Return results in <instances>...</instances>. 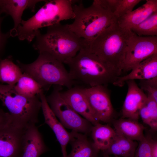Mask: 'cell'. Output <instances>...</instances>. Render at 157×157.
I'll list each match as a JSON object with an SVG mask.
<instances>
[{
	"label": "cell",
	"instance_id": "cell-1",
	"mask_svg": "<svg viewBox=\"0 0 157 157\" xmlns=\"http://www.w3.org/2000/svg\"><path fill=\"white\" fill-rule=\"evenodd\" d=\"M65 63L68 66L69 72L74 81L90 87L113 85L122 72L92 52L87 44Z\"/></svg>",
	"mask_w": 157,
	"mask_h": 157
},
{
	"label": "cell",
	"instance_id": "cell-2",
	"mask_svg": "<svg viewBox=\"0 0 157 157\" xmlns=\"http://www.w3.org/2000/svg\"><path fill=\"white\" fill-rule=\"evenodd\" d=\"M33 48L39 53L49 54L63 63L75 56L87 43L68 28L60 23L47 27L42 34L36 33Z\"/></svg>",
	"mask_w": 157,
	"mask_h": 157
},
{
	"label": "cell",
	"instance_id": "cell-3",
	"mask_svg": "<svg viewBox=\"0 0 157 157\" xmlns=\"http://www.w3.org/2000/svg\"><path fill=\"white\" fill-rule=\"evenodd\" d=\"M77 1L73 6L74 21L67 24L71 31L89 45L102 32L116 22L117 18L102 5L100 0H94L87 7L81 3L76 4Z\"/></svg>",
	"mask_w": 157,
	"mask_h": 157
},
{
	"label": "cell",
	"instance_id": "cell-4",
	"mask_svg": "<svg viewBox=\"0 0 157 157\" xmlns=\"http://www.w3.org/2000/svg\"><path fill=\"white\" fill-rule=\"evenodd\" d=\"M76 0H52L47 1L31 18L22 20L15 35L21 40L30 42L35 38L39 29L60 23L74 17L73 6Z\"/></svg>",
	"mask_w": 157,
	"mask_h": 157
},
{
	"label": "cell",
	"instance_id": "cell-5",
	"mask_svg": "<svg viewBox=\"0 0 157 157\" xmlns=\"http://www.w3.org/2000/svg\"><path fill=\"white\" fill-rule=\"evenodd\" d=\"M132 32L117 21L106 28L89 44L90 51L111 66L122 72L129 38Z\"/></svg>",
	"mask_w": 157,
	"mask_h": 157
},
{
	"label": "cell",
	"instance_id": "cell-6",
	"mask_svg": "<svg viewBox=\"0 0 157 157\" xmlns=\"http://www.w3.org/2000/svg\"><path fill=\"white\" fill-rule=\"evenodd\" d=\"M39 53L37 59L31 63L25 64L16 61L22 73L34 79L43 90L52 85L68 89L72 87L75 81L72 79L63 63L48 54Z\"/></svg>",
	"mask_w": 157,
	"mask_h": 157
},
{
	"label": "cell",
	"instance_id": "cell-7",
	"mask_svg": "<svg viewBox=\"0 0 157 157\" xmlns=\"http://www.w3.org/2000/svg\"><path fill=\"white\" fill-rule=\"evenodd\" d=\"M15 85L0 84V100L9 112L11 123L22 129L35 125L41 108L39 96H24L16 91Z\"/></svg>",
	"mask_w": 157,
	"mask_h": 157
},
{
	"label": "cell",
	"instance_id": "cell-8",
	"mask_svg": "<svg viewBox=\"0 0 157 157\" xmlns=\"http://www.w3.org/2000/svg\"><path fill=\"white\" fill-rule=\"evenodd\" d=\"M61 86L54 85L46 99L51 110L64 127L88 135L93 126L75 111L61 96Z\"/></svg>",
	"mask_w": 157,
	"mask_h": 157
},
{
	"label": "cell",
	"instance_id": "cell-9",
	"mask_svg": "<svg viewBox=\"0 0 157 157\" xmlns=\"http://www.w3.org/2000/svg\"><path fill=\"white\" fill-rule=\"evenodd\" d=\"M157 53V36H139L132 32L128 46L122 71H131L142 61Z\"/></svg>",
	"mask_w": 157,
	"mask_h": 157
},
{
	"label": "cell",
	"instance_id": "cell-10",
	"mask_svg": "<svg viewBox=\"0 0 157 157\" xmlns=\"http://www.w3.org/2000/svg\"><path fill=\"white\" fill-rule=\"evenodd\" d=\"M107 86L100 85L83 88L93 113L99 122H109L114 115L110 92Z\"/></svg>",
	"mask_w": 157,
	"mask_h": 157
},
{
	"label": "cell",
	"instance_id": "cell-11",
	"mask_svg": "<svg viewBox=\"0 0 157 157\" xmlns=\"http://www.w3.org/2000/svg\"><path fill=\"white\" fill-rule=\"evenodd\" d=\"M25 129L11 123L0 127V157H22Z\"/></svg>",
	"mask_w": 157,
	"mask_h": 157
},
{
	"label": "cell",
	"instance_id": "cell-12",
	"mask_svg": "<svg viewBox=\"0 0 157 157\" xmlns=\"http://www.w3.org/2000/svg\"><path fill=\"white\" fill-rule=\"evenodd\" d=\"M128 90L122 109V118L138 121L139 112L145 102L147 95L139 87L135 80L126 81Z\"/></svg>",
	"mask_w": 157,
	"mask_h": 157
},
{
	"label": "cell",
	"instance_id": "cell-13",
	"mask_svg": "<svg viewBox=\"0 0 157 157\" xmlns=\"http://www.w3.org/2000/svg\"><path fill=\"white\" fill-rule=\"evenodd\" d=\"M65 102L77 113L89 121L93 125L99 123L90 108L83 88L72 87L60 92Z\"/></svg>",
	"mask_w": 157,
	"mask_h": 157
},
{
	"label": "cell",
	"instance_id": "cell-14",
	"mask_svg": "<svg viewBox=\"0 0 157 157\" xmlns=\"http://www.w3.org/2000/svg\"><path fill=\"white\" fill-rule=\"evenodd\" d=\"M46 1L0 0V15L5 13L10 16L14 22V27L10 30L11 36L15 37L17 30L22 20V17L24 10L29 9L34 12L36 4Z\"/></svg>",
	"mask_w": 157,
	"mask_h": 157
},
{
	"label": "cell",
	"instance_id": "cell-15",
	"mask_svg": "<svg viewBox=\"0 0 157 157\" xmlns=\"http://www.w3.org/2000/svg\"><path fill=\"white\" fill-rule=\"evenodd\" d=\"M39 96L41 103V108L45 123L55 133L61 146L63 157H66V147L70 140V133L66 130L58 120L47 103L43 91L41 92Z\"/></svg>",
	"mask_w": 157,
	"mask_h": 157
},
{
	"label": "cell",
	"instance_id": "cell-16",
	"mask_svg": "<svg viewBox=\"0 0 157 157\" xmlns=\"http://www.w3.org/2000/svg\"><path fill=\"white\" fill-rule=\"evenodd\" d=\"M131 71L128 74L118 77L113 85L122 87L128 81L147 80L157 77V53L142 61Z\"/></svg>",
	"mask_w": 157,
	"mask_h": 157
},
{
	"label": "cell",
	"instance_id": "cell-17",
	"mask_svg": "<svg viewBox=\"0 0 157 157\" xmlns=\"http://www.w3.org/2000/svg\"><path fill=\"white\" fill-rule=\"evenodd\" d=\"M48 150L42 136L35 125L25 128L22 157H39Z\"/></svg>",
	"mask_w": 157,
	"mask_h": 157
},
{
	"label": "cell",
	"instance_id": "cell-18",
	"mask_svg": "<svg viewBox=\"0 0 157 157\" xmlns=\"http://www.w3.org/2000/svg\"><path fill=\"white\" fill-rule=\"evenodd\" d=\"M156 11L157 0H147L144 4L138 8L117 18V22L122 28L130 30L132 27L140 24Z\"/></svg>",
	"mask_w": 157,
	"mask_h": 157
},
{
	"label": "cell",
	"instance_id": "cell-19",
	"mask_svg": "<svg viewBox=\"0 0 157 157\" xmlns=\"http://www.w3.org/2000/svg\"><path fill=\"white\" fill-rule=\"evenodd\" d=\"M69 143L72 147L66 157H98L99 151L86 134L72 131Z\"/></svg>",
	"mask_w": 157,
	"mask_h": 157
},
{
	"label": "cell",
	"instance_id": "cell-20",
	"mask_svg": "<svg viewBox=\"0 0 157 157\" xmlns=\"http://www.w3.org/2000/svg\"><path fill=\"white\" fill-rule=\"evenodd\" d=\"M116 132L131 140L140 141L144 137V126L132 119L122 118L117 120L113 123Z\"/></svg>",
	"mask_w": 157,
	"mask_h": 157
},
{
	"label": "cell",
	"instance_id": "cell-21",
	"mask_svg": "<svg viewBox=\"0 0 157 157\" xmlns=\"http://www.w3.org/2000/svg\"><path fill=\"white\" fill-rule=\"evenodd\" d=\"M138 144L136 141L116 133L109 147L103 151L104 154L119 157H134Z\"/></svg>",
	"mask_w": 157,
	"mask_h": 157
},
{
	"label": "cell",
	"instance_id": "cell-22",
	"mask_svg": "<svg viewBox=\"0 0 157 157\" xmlns=\"http://www.w3.org/2000/svg\"><path fill=\"white\" fill-rule=\"evenodd\" d=\"M91 132L94 145L99 150L103 151L109 147L116 133L109 125L99 123L93 125Z\"/></svg>",
	"mask_w": 157,
	"mask_h": 157
},
{
	"label": "cell",
	"instance_id": "cell-23",
	"mask_svg": "<svg viewBox=\"0 0 157 157\" xmlns=\"http://www.w3.org/2000/svg\"><path fill=\"white\" fill-rule=\"evenodd\" d=\"M23 74L20 67L9 56L0 60V83L15 85Z\"/></svg>",
	"mask_w": 157,
	"mask_h": 157
},
{
	"label": "cell",
	"instance_id": "cell-24",
	"mask_svg": "<svg viewBox=\"0 0 157 157\" xmlns=\"http://www.w3.org/2000/svg\"><path fill=\"white\" fill-rule=\"evenodd\" d=\"M15 88L20 94L29 97L39 96L44 90L36 81L28 74L23 73L15 85Z\"/></svg>",
	"mask_w": 157,
	"mask_h": 157
},
{
	"label": "cell",
	"instance_id": "cell-25",
	"mask_svg": "<svg viewBox=\"0 0 157 157\" xmlns=\"http://www.w3.org/2000/svg\"><path fill=\"white\" fill-rule=\"evenodd\" d=\"M130 30L139 36L157 35V11L153 13L143 21Z\"/></svg>",
	"mask_w": 157,
	"mask_h": 157
},
{
	"label": "cell",
	"instance_id": "cell-26",
	"mask_svg": "<svg viewBox=\"0 0 157 157\" xmlns=\"http://www.w3.org/2000/svg\"><path fill=\"white\" fill-rule=\"evenodd\" d=\"M141 1V0H119L113 14L117 19L128 14L132 12L135 6Z\"/></svg>",
	"mask_w": 157,
	"mask_h": 157
},
{
	"label": "cell",
	"instance_id": "cell-27",
	"mask_svg": "<svg viewBox=\"0 0 157 157\" xmlns=\"http://www.w3.org/2000/svg\"><path fill=\"white\" fill-rule=\"evenodd\" d=\"M139 86L147 95L157 101V77L147 80H140Z\"/></svg>",
	"mask_w": 157,
	"mask_h": 157
},
{
	"label": "cell",
	"instance_id": "cell-28",
	"mask_svg": "<svg viewBox=\"0 0 157 157\" xmlns=\"http://www.w3.org/2000/svg\"><path fill=\"white\" fill-rule=\"evenodd\" d=\"M150 138L144 136L139 141L134 157H153L151 150Z\"/></svg>",
	"mask_w": 157,
	"mask_h": 157
},
{
	"label": "cell",
	"instance_id": "cell-29",
	"mask_svg": "<svg viewBox=\"0 0 157 157\" xmlns=\"http://www.w3.org/2000/svg\"><path fill=\"white\" fill-rule=\"evenodd\" d=\"M145 103L142 106L139 112V116L143 122L154 131L157 129V122L153 119Z\"/></svg>",
	"mask_w": 157,
	"mask_h": 157
},
{
	"label": "cell",
	"instance_id": "cell-30",
	"mask_svg": "<svg viewBox=\"0 0 157 157\" xmlns=\"http://www.w3.org/2000/svg\"><path fill=\"white\" fill-rule=\"evenodd\" d=\"M5 17L0 15V60L4 54L8 39L11 36L10 31L6 33H3L1 31L2 24Z\"/></svg>",
	"mask_w": 157,
	"mask_h": 157
},
{
	"label": "cell",
	"instance_id": "cell-31",
	"mask_svg": "<svg viewBox=\"0 0 157 157\" xmlns=\"http://www.w3.org/2000/svg\"><path fill=\"white\" fill-rule=\"evenodd\" d=\"M102 6L113 13L118 5L119 0H100Z\"/></svg>",
	"mask_w": 157,
	"mask_h": 157
},
{
	"label": "cell",
	"instance_id": "cell-32",
	"mask_svg": "<svg viewBox=\"0 0 157 157\" xmlns=\"http://www.w3.org/2000/svg\"><path fill=\"white\" fill-rule=\"evenodd\" d=\"M11 119L9 113L6 112L0 108V127L11 123Z\"/></svg>",
	"mask_w": 157,
	"mask_h": 157
},
{
	"label": "cell",
	"instance_id": "cell-33",
	"mask_svg": "<svg viewBox=\"0 0 157 157\" xmlns=\"http://www.w3.org/2000/svg\"><path fill=\"white\" fill-rule=\"evenodd\" d=\"M150 148L153 157H157V142L150 138Z\"/></svg>",
	"mask_w": 157,
	"mask_h": 157
},
{
	"label": "cell",
	"instance_id": "cell-34",
	"mask_svg": "<svg viewBox=\"0 0 157 157\" xmlns=\"http://www.w3.org/2000/svg\"><path fill=\"white\" fill-rule=\"evenodd\" d=\"M103 157H112L110 155H108L107 154H104Z\"/></svg>",
	"mask_w": 157,
	"mask_h": 157
},
{
	"label": "cell",
	"instance_id": "cell-35",
	"mask_svg": "<svg viewBox=\"0 0 157 157\" xmlns=\"http://www.w3.org/2000/svg\"><path fill=\"white\" fill-rule=\"evenodd\" d=\"M114 157H118V156H114Z\"/></svg>",
	"mask_w": 157,
	"mask_h": 157
}]
</instances>
